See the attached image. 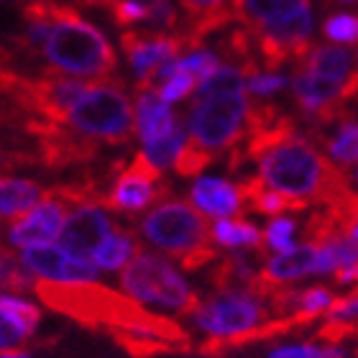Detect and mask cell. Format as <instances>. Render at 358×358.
Returning a JSON list of instances; mask_svg holds the SVG:
<instances>
[{"label":"cell","instance_id":"6da1fadb","mask_svg":"<svg viewBox=\"0 0 358 358\" xmlns=\"http://www.w3.org/2000/svg\"><path fill=\"white\" fill-rule=\"evenodd\" d=\"M41 302L49 310L64 315L77 325L90 330H131V333H143L162 341L179 345L182 351H192V338L177 320L164 317V315L143 310L141 302H136L128 294L103 287L97 282H49L38 279L34 287Z\"/></svg>","mask_w":358,"mask_h":358},{"label":"cell","instance_id":"7a4b0ae2","mask_svg":"<svg viewBox=\"0 0 358 358\" xmlns=\"http://www.w3.org/2000/svg\"><path fill=\"white\" fill-rule=\"evenodd\" d=\"M256 164L259 177L299 210L307 205L330 208L351 192V174L333 159L322 157L313 143L297 134H289L266 149L256 159Z\"/></svg>","mask_w":358,"mask_h":358},{"label":"cell","instance_id":"3957f363","mask_svg":"<svg viewBox=\"0 0 358 358\" xmlns=\"http://www.w3.org/2000/svg\"><path fill=\"white\" fill-rule=\"evenodd\" d=\"M248 85L238 67H220L197 87L192 108L187 110L189 138L208 149L213 157L236 149L246 138L248 126Z\"/></svg>","mask_w":358,"mask_h":358},{"label":"cell","instance_id":"277c9868","mask_svg":"<svg viewBox=\"0 0 358 358\" xmlns=\"http://www.w3.org/2000/svg\"><path fill=\"white\" fill-rule=\"evenodd\" d=\"M41 57L52 72L85 77L92 83H105L118 67L115 49L103 36V31L64 3H57L52 31L41 49Z\"/></svg>","mask_w":358,"mask_h":358},{"label":"cell","instance_id":"5b68a950","mask_svg":"<svg viewBox=\"0 0 358 358\" xmlns=\"http://www.w3.org/2000/svg\"><path fill=\"white\" fill-rule=\"evenodd\" d=\"M141 233L164 254L174 256L185 271H200L213 262H220L213 246V228L200 210L182 200H164L143 215Z\"/></svg>","mask_w":358,"mask_h":358},{"label":"cell","instance_id":"8992f818","mask_svg":"<svg viewBox=\"0 0 358 358\" xmlns=\"http://www.w3.org/2000/svg\"><path fill=\"white\" fill-rule=\"evenodd\" d=\"M67 126L95 143L120 146L131 141L136 134V110L131 108L123 83L105 80L90 85L87 92L69 110Z\"/></svg>","mask_w":358,"mask_h":358},{"label":"cell","instance_id":"52a82bcc","mask_svg":"<svg viewBox=\"0 0 358 358\" xmlns=\"http://www.w3.org/2000/svg\"><path fill=\"white\" fill-rule=\"evenodd\" d=\"M120 287L136 302L169 307L185 317H192L202 305L197 292L189 289V284L182 279L177 268L164 256L149 254V251H141L120 271Z\"/></svg>","mask_w":358,"mask_h":358},{"label":"cell","instance_id":"ba28073f","mask_svg":"<svg viewBox=\"0 0 358 358\" xmlns=\"http://www.w3.org/2000/svg\"><path fill=\"white\" fill-rule=\"evenodd\" d=\"M268 302L251 289H223L205 299L192 315L194 325L210 338H228L268 322Z\"/></svg>","mask_w":358,"mask_h":358},{"label":"cell","instance_id":"9c48e42d","mask_svg":"<svg viewBox=\"0 0 358 358\" xmlns=\"http://www.w3.org/2000/svg\"><path fill=\"white\" fill-rule=\"evenodd\" d=\"M169 185L162 182V169L143 151H138L131 164L115 174L113 189L103 197V208L113 213H141L151 202L164 200Z\"/></svg>","mask_w":358,"mask_h":358},{"label":"cell","instance_id":"30bf717a","mask_svg":"<svg viewBox=\"0 0 358 358\" xmlns=\"http://www.w3.org/2000/svg\"><path fill=\"white\" fill-rule=\"evenodd\" d=\"M120 46L134 67L138 87H151L159 69L174 62L187 44L182 34H159V31H123Z\"/></svg>","mask_w":358,"mask_h":358},{"label":"cell","instance_id":"8fae6325","mask_svg":"<svg viewBox=\"0 0 358 358\" xmlns=\"http://www.w3.org/2000/svg\"><path fill=\"white\" fill-rule=\"evenodd\" d=\"M67 208L69 202L62 200L54 187L46 189L44 200L38 202L36 208L29 210L18 220H13L10 231H8L10 246H18V248L49 246V241L62 236V228L67 223Z\"/></svg>","mask_w":358,"mask_h":358},{"label":"cell","instance_id":"7c38bea8","mask_svg":"<svg viewBox=\"0 0 358 358\" xmlns=\"http://www.w3.org/2000/svg\"><path fill=\"white\" fill-rule=\"evenodd\" d=\"M113 231L115 228L110 225L108 215L100 210V205H77L69 213L64 228H62L59 248H64L75 259L90 262L97 254V248L110 238Z\"/></svg>","mask_w":358,"mask_h":358},{"label":"cell","instance_id":"4fadbf2b","mask_svg":"<svg viewBox=\"0 0 358 358\" xmlns=\"http://www.w3.org/2000/svg\"><path fill=\"white\" fill-rule=\"evenodd\" d=\"M21 262L31 274L49 282H95V262H83L67 254L64 248L54 246H31L21 251Z\"/></svg>","mask_w":358,"mask_h":358},{"label":"cell","instance_id":"5bb4252c","mask_svg":"<svg viewBox=\"0 0 358 358\" xmlns=\"http://www.w3.org/2000/svg\"><path fill=\"white\" fill-rule=\"evenodd\" d=\"M177 115L172 113L164 97L159 95V90L138 87V92H136V134L143 141V146L166 138L177 131Z\"/></svg>","mask_w":358,"mask_h":358},{"label":"cell","instance_id":"9a60e30c","mask_svg":"<svg viewBox=\"0 0 358 358\" xmlns=\"http://www.w3.org/2000/svg\"><path fill=\"white\" fill-rule=\"evenodd\" d=\"M189 200L202 215L215 220H231L243 213V197L238 185H231L220 177H200L189 189Z\"/></svg>","mask_w":358,"mask_h":358},{"label":"cell","instance_id":"2e32d148","mask_svg":"<svg viewBox=\"0 0 358 358\" xmlns=\"http://www.w3.org/2000/svg\"><path fill=\"white\" fill-rule=\"evenodd\" d=\"M299 69H307L322 80H333V83H356L358 80V54H353L345 46H330L320 44L313 46L307 52L305 59L297 62Z\"/></svg>","mask_w":358,"mask_h":358},{"label":"cell","instance_id":"e0dca14e","mask_svg":"<svg viewBox=\"0 0 358 358\" xmlns=\"http://www.w3.org/2000/svg\"><path fill=\"white\" fill-rule=\"evenodd\" d=\"M44 200V192L36 182L18 177H3L0 182V213L3 220H18L29 210H34Z\"/></svg>","mask_w":358,"mask_h":358},{"label":"cell","instance_id":"ac0fdd59","mask_svg":"<svg viewBox=\"0 0 358 358\" xmlns=\"http://www.w3.org/2000/svg\"><path fill=\"white\" fill-rule=\"evenodd\" d=\"M241 189V197H243V208L246 210H254L259 215H266V217H279L282 213H299V208L294 205L292 200H287L284 194H279L276 189L264 182L262 177H251V179H243L238 185Z\"/></svg>","mask_w":358,"mask_h":358},{"label":"cell","instance_id":"d6986e66","mask_svg":"<svg viewBox=\"0 0 358 358\" xmlns=\"http://www.w3.org/2000/svg\"><path fill=\"white\" fill-rule=\"evenodd\" d=\"M141 251H143L141 241L136 238L134 231L115 228L110 238L97 248V254L92 256V262H95L97 268H105V271H118V268H126L128 264L134 262L136 256L141 254Z\"/></svg>","mask_w":358,"mask_h":358},{"label":"cell","instance_id":"ffe728a7","mask_svg":"<svg viewBox=\"0 0 358 358\" xmlns=\"http://www.w3.org/2000/svg\"><path fill=\"white\" fill-rule=\"evenodd\" d=\"M238 8L246 26H268L310 8V0H238Z\"/></svg>","mask_w":358,"mask_h":358},{"label":"cell","instance_id":"44dd1931","mask_svg":"<svg viewBox=\"0 0 358 358\" xmlns=\"http://www.w3.org/2000/svg\"><path fill=\"white\" fill-rule=\"evenodd\" d=\"M213 241L217 246L225 248H256V251H266V241L264 233L256 225L246 223V220H217L213 225Z\"/></svg>","mask_w":358,"mask_h":358},{"label":"cell","instance_id":"7402d4cb","mask_svg":"<svg viewBox=\"0 0 358 358\" xmlns=\"http://www.w3.org/2000/svg\"><path fill=\"white\" fill-rule=\"evenodd\" d=\"M108 336L113 338V343L118 345L120 351H126L134 358H157L166 356V353H185L179 345L162 341L154 336H143V333H131V330H110Z\"/></svg>","mask_w":358,"mask_h":358},{"label":"cell","instance_id":"603a6c76","mask_svg":"<svg viewBox=\"0 0 358 358\" xmlns=\"http://www.w3.org/2000/svg\"><path fill=\"white\" fill-rule=\"evenodd\" d=\"M325 149H328L330 159L338 166L358 164V120L343 115L341 126H338V134L325 141Z\"/></svg>","mask_w":358,"mask_h":358},{"label":"cell","instance_id":"cb8c5ba5","mask_svg":"<svg viewBox=\"0 0 358 358\" xmlns=\"http://www.w3.org/2000/svg\"><path fill=\"white\" fill-rule=\"evenodd\" d=\"M0 313H3V320L10 322L23 338L34 336L38 322H41V310L36 305H31V302H26V299L13 297V294H3V299H0Z\"/></svg>","mask_w":358,"mask_h":358},{"label":"cell","instance_id":"d4e9b609","mask_svg":"<svg viewBox=\"0 0 358 358\" xmlns=\"http://www.w3.org/2000/svg\"><path fill=\"white\" fill-rule=\"evenodd\" d=\"M38 279L31 276L26 264L21 262V256H15L13 251L3 248V289L6 294H23V292H34Z\"/></svg>","mask_w":358,"mask_h":358},{"label":"cell","instance_id":"484cf974","mask_svg":"<svg viewBox=\"0 0 358 358\" xmlns=\"http://www.w3.org/2000/svg\"><path fill=\"white\" fill-rule=\"evenodd\" d=\"M215 162V157L208 149H202L200 143H194L192 138H187L179 149L177 159H174V172L179 177H197Z\"/></svg>","mask_w":358,"mask_h":358},{"label":"cell","instance_id":"4316f807","mask_svg":"<svg viewBox=\"0 0 358 358\" xmlns=\"http://www.w3.org/2000/svg\"><path fill=\"white\" fill-rule=\"evenodd\" d=\"M185 128H182V123L177 126V131L174 134H169L166 138H162V141L157 143H149V146H143V154L154 162V164L159 166V169H164V166H172L174 159H177L179 149H182V143H185Z\"/></svg>","mask_w":358,"mask_h":358},{"label":"cell","instance_id":"83f0119b","mask_svg":"<svg viewBox=\"0 0 358 358\" xmlns=\"http://www.w3.org/2000/svg\"><path fill=\"white\" fill-rule=\"evenodd\" d=\"M328 210L333 213V217H336L338 228H341L345 236H351L353 241H358V194L351 189V192L343 194L338 202H333Z\"/></svg>","mask_w":358,"mask_h":358},{"label":"cell","instance_id":"f1b7e54d","mask_svg":"<svg viewBox=\"0 0 358 358\" xmlns=\"http://www.w3.org/2000/svg\"><path fill=\"white\" fill-rule=\"evenodd\" d=\"M322 34L341 44H356L358 41V15L353 13H333L322 23Z\"/></svg>","mask_w":358,"mask_h":358},{"label":"cell","instance_id":"f546056e","mask_svg":"<svg viewBox=\"0 0 358 358\" xmlns=\"http://www.w3.org/2000/svg\"><path fill=\"white\" fill-rule=\"evenodd\" d=\"M292 236H294V220L292 217H271L264 231V241H266V248L271 251H292L294 243H292Z\"/></svg>","mask_w":358,"mask_h":358},{"label":"cell","instance_id":"4dcf8cb0","mask_svg":"<svg viewBox=\"0 0 358 358\" xmlns=\"http://www.w3.org/2000/svg\"><path fill=\"white\" fill-rule=\"evenodd\" d=\"M358 336V317H333L322 325L317 333H315V341L328 345H336L345 338H356Z\"/></svg>","mask_w":358,"mask_h":358},{"label":"cell","instance_id":"1f68e13d","mask_svg":"<svg viewBox=\"0 0 358 358\" xmlns=\"http://www.w3.org/2000/svg\"><path fill=\"white\" fill-rule=\"evenodd\" d=\"M268 358H345V353L336 345H289V348H274Z\"/></svg>","mask_w":358,"mask_h":358},{"label":"cell","instance_id":"d6a6232c","mask_svg":"<svg viewBox=\"0 0 358 358\" xmlns=\"http://www.w3.org/2000/svg\"><path fill=\"white\" fill-rule=\"evenodd\" d=\"M246 85H248V92H254V95H259V97H266V95H271V92H276V90H282L284 85H287V77L276 75V72H256V75L248 77Z\"/></svg>","mask_w":358,"mask_h":358},{"label":"cell","instance_id":"836d02e7","mask_svg":"<svg viewBox=\"0 0 358 358\" xmlns=\"http://www.w3.org/2000/svg\"><path fill=\"white\" fill-rule=\"evenodd\" d=\"M179 3H182V8H185L187 18H200V15L213 13V10H217V8L228 6L231 0H179Z\"/></svg>","mask_w":358,"mask_h":358},{"label":"cell","instance_id":"e575fe53","mask_svg":"<svg viewBox=\"0 0 358 358\" xmlns=\"http://www.w3.org/2000/svg\"><path fill=\"white\" fill-rule=\"evenodd\" d=\"M328 317H358V292L345 294V297H336V302L330 305Z\"/></svg>","mask_w":358,"mask_h":358},{"label":"cell","instance_id":"d590c367","mask_svg":"<svg viewBox=\"0 0 358 358\" xmlns=\"http://www.w3.org/2000/svg\"><path fill=\"white\" fill-rule=\"evenodd\" d=\"M77 3H83V6L90 8H110L113 0H77Z\"/></svg>","mask_w":358,"mask_h":358},{"label":"cell","instance_id":"8d00e7d4","mask_svg":"<svg viewBox=\"0 0 358 358\" xmlns=\"http://www.w3.org/2000/svg\"><path fill=\"white\" fill-rule=\"evenodd\" d=\"M3 358H29V351H3Z\"/></svg>","mask_w":358,"mask_h":358},{"label":"cell","instance_id":"74e56055","mask_svg":"<svg viewBox=\"0 0 358 358\" xmlns=\"http://www.w3.org/2000/svg\"><path fill=\"white\" fill-rule=\"evenodd\" d=\"M338 3H358V0H338Z\"/></svg>","mask_w":358,"mask_h":358},{"label":"cell","instance_id":"f35d334b","mask_svg":"<svg viewBox=\"0 0 358 358\" xmlns=\"http://www.w3.org/2000/svg\"><path fill=\"white\" fill-rule=\"evenodd\" d=\"M356 182H358V169H356Z\"/></svg>","mask_w":358,"mask_h":358}]
</instances>
